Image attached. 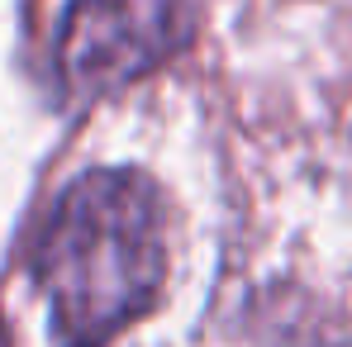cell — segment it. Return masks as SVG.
<instances>
[{"instance_id":"1","label":"cell","mask_w":352,"mask_h":347,"mask_svg":"<svg viewBox=\"0 0 352 347\" xmlns=\"http://www.w3.org/2000/svg\"><path fill=\"white\" fill-rule=\"evenodd\" d=\"M58 347H105L143 319L167 276L162 195L143 172L100 167L58 195L34 247Z\"/></svg>"},{"instance_id":"2","label":"cell","mask_w":352,"mask_h":347,"mask_svg":"<svg viewBox=\"0 0 352 347\" xmlns=\"http://www.w3.org/2000/svg\"><path fill=\"white\" fill-rule=\"evenodd\" d=\"M195 34L190 0H72L58 34L67 100H100L157 71Z\"/></svg>"}]
</instances>
